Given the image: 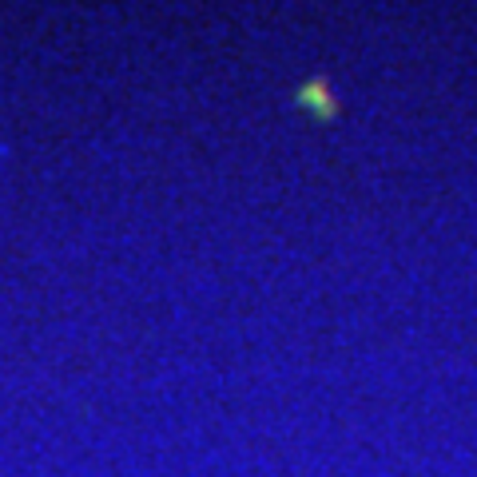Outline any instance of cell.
<instances>
[{
  "label": "cell",
  "mask_w": 477,
  "mask_h": 477,
  "mask_svg": "<svg viewBox=\"0 0 477 477\" xmlns=\"http://www.w3.org/2000/svg\"><path fill=\"white\" fill-rule=\"evenodd\" d=\"M299 100L307 104V108H314V116H322V120H330L334 116V100H330V92H327V84H307V88L299 92Z\"/></svg>",
  "instance_id": "cell-1"
}]
</instances>
